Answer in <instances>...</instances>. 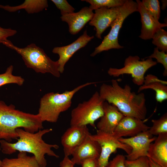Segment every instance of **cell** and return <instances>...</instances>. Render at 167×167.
I'll return each mask as SVG.
<instances>
[{"instance_id":"obj_1","label":"cell","mask_w":167,"mask_h":167,"mask_svg":"<svg viewBox=\"0 0 167 167\" xmlns=\"http://www.w3.org/2000/svg\"><path fill=\"white\" fill-rule=\"evenodd\" d=\"M111 82V84L101 85L99 92L100 97L115 106L124 116L144 120L147 109L144 93L132 92L127 84L122 87L116 80L112 79Z\"/></svg>"},{"instance_id":"obj_2","label":"cell","mask_w":167,"mask_h":167,"mask_svg":"<svg viewBox=\"0 0 167 167\" xmlns=\"http://www.w3.org/2000/svg\"><path fill=\"white\" fill-rule=\"evenodd\" d=\"M16 131L18 137L16 142L11 143L0 140L1 151L3 154L10 155L17 151L32 153L41 167H47L45 155L57 158L59 157L52 149H58V145L47 143L42 139L45 135L52 131V129L40 130L35 133L26 131L21 128H18Z\"/></svg>"},{"instance_id":"obj_3","label":"cell","mask_w":167,"mask_h":167,"mask_svg":"<svg viewBox=\"0 0 167 167\" xmlns=\"http://www.w3.org/2000/svg\"><path fill=\"white\" fill-rule=\"evenodd\" d=\"M43 122L37 114L24 112L0 101V139L9 142L17 139L16 130L19 128L35 133L43 129Z\"/></svg>"},{"instance_id":"obj_4","label":"cell","mask_w":167,"mask_h":167,"mask_svg":"<svg viewBox=\"0 0 167 167\" xmlns=\"http://www.w3.org/2000/svg\"><path fill=\"white\" fill-rule=\"evenodd\" d=\"M96 83H87L71 90H66L61 93L50 92L45 94L41 99L37 114L43 122H56L60 114L71 107L72 99L75 94L83 88Z\"/></svg>"},{"instance_id":"obj_5","label":"cell","mask_w":167,"mask_h":167,"mask_svg":"<svg viewBox=\"0 0 167 167\" xmlns=\"http://www.w3.org/2000/svg\"><path fill=\"white\" fill-rule=\"evenodd\" d=\"M16 51L22 57L25 64L37 73H50L59 78L60 73L58 61H54L49 57L44 50L34 43L23 48L18 47L8 40L5 45Z\"/></svg>"},{"instance_id":"obj_6","label":"cell","mask_w":167,"mask_h":167,"mask_svg":"<svg viewBox=\"0 0 167 167\" xmlns=\"http://www.w3.org/2000/svg\"><path fill=\"white\" fill-rule=\"evenodd\" d=\"M105 101L96 91L88 100L79 104L71 112V126L89 124L96 128L95 122L104 114Z\"/></svg>"},{"instance_id":"obj_7","label":"cell","mask_w":167,"mask_h":167,"mask_svg":"<svg viewBox=\"0 0 167 167\" xmlns=\"http://www.w3.org/2000/svg\"><path fill=\"white\" fill-rule=\"evenodd\" d=\"M136 11H138L136 2L132 0H126L124 4L121 6L117 17L111 24V28L109 32L104 37L101 43L95 48L90 56L94 57L103 51L124 48L118 43V38L119 31L125 19L129 15Z\"/></svg>"},{"instance_id":"obj_8","label":"cell","mask_w":167,"mask_h":167,"mask_svg":"<svg viewBox=\"0 0 167 167\" xmlns=\"http://www.w3.org/2000/svg\"><path fill=\"white\" fill-rule=\"evenodd\" d=\"M137 56H129L125 60L123 67L121 68H110L108 74L111 76L118 77L125 74L131 75L133 83L138 86L143 85L144 80V74L151 67L157 63L151 58L140 60Z\"/></svg>"},{"instance_id":"obj_9","label":"cell","mask_w":167,"mask_h":167,"mask_svg":"<svg viewBox=\"0 0 167 167\" xmlns=\"http://www.w3.org/2000/svg\"><path fill=\"white\" fill-rule=\"evenodd\" d=\"M92 139L97 141L101 147L100 155L97 159V167H106L110 155L115 152L118 149L123 150L128 154L131 150L129 145L120 142L112 134L97 130L96 134L89 135Z\"/></svg>"},{"instance_id":"obj_10","label":"cell","mask_w":167,"mask_h":167,"mask_svg":"<svg viewBox=\"0 0 167 167\" xmlns=\"http://www.w3.org/2000/svg\"><path fill=\"white\" fill-rule=\"evenodd\" d=\"M156 138L155 137H153L148 130L133 137L127 138L122 137L118 139L131 148V152L127 154L126 157V160L132 161L141 157L147 156L150 145Z\"/></svg>"},{"instance_id":"obj_11","label":"cell","mask_w":167,"mask_h":167,"mask_svg":"<svg viewBox=\"0 0 167 167\" xmlns=\"http://www.w3.org/2000/svg\"><path fill=\"white\" fill-rule=\"evenodd\" d=\"M91 133L87 126H71L61 137L64 156L69 157Z\"/></svg>"},{"instance_id":"obj_12","label":"cell","mask_w":167,"mask_h":167,"mask_svg":"<svg viewBox=\"0 0 167 167\" xmlns=\"http://www.w3.org/2000/svg\"><path fill=\"white\" fill-rule=\"evenodd\" d=\"M93 36L88 35L87 30L76 40L71 44L65 46L54 48L52 52L58 54L59 56L57 61L59 65L58 70L60 74L64 70V66L68 61L74 53L81 48L85 47L92 39Z\"/></svg>"},{"instance_id":"obj_13","label":"cell","mask_w":167,"mask_h":167,"mask_svg":"<svg viewBox=\"0 0 167 167\" xmlns=\"http://www.w3.org/2000/svg\"><path fill=\"white\" fill-rule=\"evenodd\" d=\"M121 6L110 8L102 7L95 10V13L89 24L95 27V36L98 38L101 39L102 33L116 18Z\"/></svg>"},{"instance_id":"obj_14","label":"cell","mask_w":167,"mask_h":167,"mask_svg":"<svg viewBox=\"0 0 167 167\" xmlns=\"http://www.w3.org/2000/svg\"><path fill=\"white\" fill-rule=\"evenodd\" d=\"M150 127L144 123V120L124 116L112 134L115 138L118 139L124 136L132 137L148 131Z\"/></svg>"},{"instance_id":"obj_15","label":"cell","mask_w":167,"mask_h":167,"mask_svg":"<svg viewBox=\"0 0 167 167\" xmlns=\"http://www.w3.org/2000/svg\"><path fill=\"white\" fill-rule=\"evenodd\" d=\"M104 114L97 123L96 128L102 132L113 134L123 115L114 105L105 101L103 105Z\"/></svg>"},{"instance_id":"obj_16","label":"cell","mask_w":167,"mask_h":167,"mask_svg":"<svg viewBox=\"0 0 167 167\" xmlns=\"http://www.w3.org/2000/svg\"><path fill=\"white\" fill-rule=\"evenodd\" d=\"M89 135L71 155L72 157L71 160L75 165H81L85 160L94 158L98 159L99 156L101 146L97 141L91 139Z\"/></svg>"},{"instance_id":"obj_17","label":"cell","mask_w":167,"mask_h":167,"mask_svg":"<svg viewBox=\"0 0 167 167\" xmlns=\"http://www.w3.org/2000/svg\"><path fill=\"white\" fill-rule=\"evenodd\" d=\"M138 11L140 15L142 28L139 37L144 40L152 39L155 33L159 29L167 26L166 23H161L157 21L147 11L141 1L136 0Z\"/></svg>"},{"instance_id":"obj_18","label":"cell","mask_w":167,"mask_h":167,"mask_svg":"<svg viewBox=\"0 0 167 167\" xmlns=\"http://www.w3.org/2000/svg\"><path fill=\"white\" fill-rule=\"evenodd\" d=\"M94 13L89 7L85 6L77 12L66 14L61 17L68 25L69 31L72 35L77 34L92 19Z\"/></svg>"},{"instance_id":"obj_19","label":"cell","mask_w":167,"mask_h":167,"mask_svg":"<svg viewBox=\"0 0 167 167\" xmlns=\"http://www.w3.org/2000/svg\"><path fill=\"white\" fill-rule=\"evenodd\" d=\"M149 147L147 157L161 167H167V133L158 135Z\"/></svg>"},{"instance_id":"obj_20","label":"cell","mask_w":167,"mask_h":167,"mask_svg":"<svg viewBox=\"0 0 167 167\" xmlns=\"http://www.w3.org/2000/svg\"><path fill=\"white\" fill-rule=\"evenodd\" d=\"M167 82L159 79L156 76L149 74L144 77L142 85L140 86L138 92L145 89H151L156 93V99L158 102L161 103L167 99Z\"/></svg>"},{"instance_id":"obj_21","label":"cell","mask_w":167,"mask_h":167,"mask_svg":"<svg viewBox=\"0 0 167 167\" xmlns=\"http://www.w3.org/2000/svg\"><path fill=\"white\" fill-rule=\"evenodd\" d=\"M1 167H41L35 157L27 152H20L16 158H6L2 160Z\"/></svg>"},{"instance_id":"obj_22","label":"cell","mask_w":167,"mask_h":167,"mask_svg":"<svg viewBox=\"0 0 167 167\" xmlns=\"http://www.w3.org/2000/svg\"><path fill=\"white\" fill-rule=\"evenodd\" d=\"M48 6V1L46 0H25L22 4L15 6L0 5V8L9 12L24 9L29 14L38 13Z\"/></svg>"},{"instance_id":"obj_23","label":"cell","mask_w":167,"mask_h":167,"mask_svg":"<svg viewBox=\"0 0 167 167\" xmlns=\"http://www.w3.org/2000/svg\"><path fill=\"white\" fill-rule=\"evenodd\" d=\"M13 66L10 65L7 68L5 73L0 74V87L10 84H16L19 86L23 84L24 79L20 76L13 75Z\"/></svg>"},{"instance_id":"obj_24","label":"cell","mask_w":167,"mask_h":167,"mask_svg":"<svg viewBox=\"0 0 167 167\" xmlns=\"http://www.w3.org/2000/svg\"><path fill=\"white\" fill-rule=\"evenodd\" d=\"M90 4L89 7L92 10L102 7L110 8L123 5L126 0H82Z\"/></svg>"},{"instance_id":"obj_25","label":"cell","mask_w":167,"mask_h":167,"mask_svg":"<svg viewBox=\"0 0 167 167\" xmlns=\"http://www.w3.org/2000/svg\"><path fill=\"white\" fill-rule=\"evenodd\" d=\"M152 126L148 130L152 135H158L167 133V113L163 115L157 119H152Z\"/></svg>"},{"instance_id":"obj_26","label":"cell","mask_w":167,"mask_h":167,"mask_svg":"<svg viewBox=\"0 0 167 167\" xmlns=\"http://www.w3.org/2000/svg\"><path fill=\"white\" fill-rule=\"evenodd\" d=\"M152 43L161 51L167 52V32L162 28L159 29L152 38Z\"/></svg>"},{"instance_id":"obj_27","label":"cell","mask_w":167,"mask_h":167,"mask_svg":"<svg viewBox=\"0 0 167 167\" xmlns=\"http://www.w3.org/2000/svg\"><path fill=\"white\" fill-rule=\"evenodd\" d=\"M141 2L148 13L155 19L159 21L161 14L159 1L158 0H143Z\"/></svg>"},{"instance_id":"obj_28","label":"cell","mask_w":167,"mask_h":167,"mask_svg":"<svg viewBox=\"0 0 167 167\" xmlns=\"http://www.w3.org/2000/svg\"><path fill=\"white\" fill-rule=\"evenodd\" d=\"M155 58L156 59L157 63H161L164 66V71L163 75L167 76V54L163 51H160L157 47L154 49L153 53L145 58Z\"/></svg>"},{"instance_id":"obj_29","label":"cell","mask_w":167,"mask_h":167,"mask_svg":"<svg viewBox=\"0 0 167 167\" xmlns=\"http://www.w3.org/2000/svg\"><path fill=\"white\" fill-rule=\"evenodd\" d=\"M59 9L62 15L74 12L75 8L71 6L66 0H51Z\"/></svg>"},{"instance_id":"obj_30","label":"cell","mask_w":167,"mask_h":167,"mask_svg":"<svg viewBox=\"0 0 167 167\" xmlns=\"http://www.w3.org/2000/svg\"><path fill=\"white\" fill-rule=\"evenodd\" d=\"M125 165L126 167H150L148 158L147 156L141 157L132 161L126 159Z\"/></svg>"},{"instance_id":"obj_31","label":"cell","mask_w":167,"mask_h":167,"mask_svg":"<svg viewBox=\"0 0 167 167\" xmlns=\"http://www.w3.org/2000/svg\"><path fill=\"white\" fill-rule=\"evenodd\" d=\"M17 33V31L10 28H4L0 26V43L4 45L8 40V37L12 36Z\"/></svg>"},{"instance_id":"obj_32","label":"cell","mask_w":167,"mask_h":167,"mask_svg":"<svg viewBox=\"0 0 167 167\" xmlns=\"http://www.w3.org/2000/svg\"><path fill=\"white\" fill-rule=\"evenodd\" d=\"M125 156L121 154H118L109 161L106 167H126Z\"/></svg>"},{"instance_id":"obj_33","label":"cell","mask_w":167,"mask_h":167,"mask_svg":"<svg viewBox=\"0 0 167 167\" xmlns=\"http://www.w3.org/2000/svg\"><path fill=\"white\" fill-rule=\"evenodd\" d=\"M97 158H91L84 161L81 164L82 167H97Z\"/></svg>"},{"instance_id":"obj_34","label":"cell","mask_w":167,"mask_h":167,"mask_svg":"<svg viewBox=\"0 0 167 167\" xmlns=\"http://www.w3.org/2000/svg\"><path fill=\"white\" fill-rule=\"evenodd\" d=\"M75 164L69 157L64 156L60 163V167H74Z\"/></svg>"},{"instance_id":"obj_35","label":"cell","mask_w":167,"mask_h":167,"mask_svg":"<svg viewBox=\"0 0 167 167\" xmlns=\"http://www.w3.org/2000/svg\"><path fill=\"white\" fill-rule=\"evenodd\" d=\"M148 158L149 163L150 167H161L156 163L150 158Z\"/></svg>"},{"instance_id":"obj_36","label":"cell","mask_w":167,"mask_h":167,"mask_svg":"<svg viewBox=\"0 0 167 167\" xmlns=\"http://www.w3.org/2000/svg\"><path fill=\"white\" fill-rule=\"evenodd\" d=\"M162 3V6L161 7V9L162 10H165L167 6V0H161Z\"/></svg>"},{"instance_id":"obj_37","label":"cell","mask_w":167,"mask_h":167,"mask_svg":"<svg viewBox=\"0 0 167 167\" xmlns=\"http://www.w3.org/2000/svg\"><path fill=\"white\" fill-rule=\"evenodd\" d=\"M1 150V148L0 145V151ZM2 163V161L0 159V167H1V165Z\"/></svg>"}]
</instances>
